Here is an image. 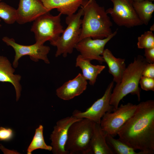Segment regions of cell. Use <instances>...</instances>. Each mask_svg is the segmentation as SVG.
<instances>
[{
	"label": "cell",
	"instance_id": "cell-14",
	"mask_svg": "<svg viewBox=\"0 0 154 154\" xmlns=\"http://www.w3.org/2000/svg\"><path fill=\"white\" fill-rule=\"evenodd\" d=\"M87 80L79 73L73 79L64 83L56 90V94L60 98L68 100L81 94L87 87Z\"/></svg>",
	"mask_w": 154,
	"mask_h": 154
},
{
	"label": "cell",
	"instance_id": "cell-11",
	"mask_svg": "<svg viewBox=\"0 0 154 154\" xmlns=\"http://www.w3.org/2000/svg\"><path fill=\"white\" fill-rule=\"evenodd\" d=\"M116 30L107 37L103 39H93L87 37L80 40L75 46L84 58L96 60L100 63L104 62L102 56L106 44L117 34Z\"/></svg>",
	"mask_w": 154,
	"mask_h": 154
},
{
	"label": "cell",
	"instance_id": "cell-3",
	"mask_svg": "<svg viewBox=\"0 0 154 154\" xmlns=\"http://www.w3.org/2000/svg\"><path fill=\"white\" fill-rule=\"evenodd\" d=\"M147 63L145 58L139 55L126 67L120 82L116 84L112 93L110 104L115 109L118 107L121 100L129 94L136 95L138 100L140 101L139 81Z\"/></svg>",
	"mask_w": 154,
	"mask_h": 154
},
{
	"label": "cell",
	"instance_id": "cell-6",
	"mask_svg": "<svg viewBox=\"0 0 154 154\" xmlns=\"http://www.w3.org/2000/svg\"><path fill=\"white\" fill-rule=\"evenodd\" d=\"M61 15L59 13L53 16L49 12L33 21L31 31L34 34L36 42L44 44L48 41L54 46L64 30L61 23Z\"/></svg>",
	"mask_w": 154,
	"mask_h": 154
},
{
	"label": "cell",
	"instance_id": "cell-1",
	"mask_svg": "<svg viewBox=\"0 0 154 154\" xmlns=\"http://www.w3.org/2000/svg\"><path fill=\"white\" fill-rule=\"evenodd\" d=\"M119 139L141 154L154 153V101L137 105L133 114L119 130Z\"/></svg>",
	"mask_w": 154,
	"mask_h": 154
},
{
	"label": "cell",
	"instance_id": "cell-30",
	"mask_svg": "<svg viewBox=\"0 0 154 154\" xmlns=\"http://www.w3.org/2000/svg\"><path fill=\"white\" fill-rule=\"evenodd\" d=\"M133 1H140L144 0H132Z\"/></svg>",
	"mask_w": 154,
	"mask_h": 154
},
{
	"label": "cell",
	"instance_id": "cell-33",
	"mask_svg": "<svg viewBox=\"0 0 154 154\" xmlns=\"http://www.w3.org/2000/svg\"><path fill=\"white\" fill-rule=\"evenodd\" d=\"M2 0H0V2H1V1Z\"/></svg>",
	"mask_w": 154,
	"mask_h": 154
},
{
	"label": "cell",
	"instance_id": "cell-9",
	"mask_svg": "<svg viewBox=\"0 0 154 154\" xmlns=\"http://www.w3.org/2000/svg\"><path fill=\"white\" fill-rule=\"evenodd\" d=\"M2 40L8 46L12 47L15 51V55L13 62L14 68L17 67L19 60L25 55L29 56L30 59L35 62L41 60L46 64L50 63L47 56L50 50L49 46L37 42L30 45H21L17 43L13 38L7 37H3Z\"/></svg>",
	"mask_w": 154,
	"mask_h": 154
},
{
	"label": "cell",
	"instance_id": "cell-15",
	"mask_svg": "<svg viewBox=\"0 0 154 154\" xmlns=\"http://www.w3.org/2000/svg\"><path fill=\"white\" fill-rule=\"evenodd\" d=\"M15 70L11 64L5 57L0 56V82L11 83L15 90L16 101L19 99L21 96V86L20 83L21 76L19 74H15Z\"/></svg>",
	"mask_w": 154,
	"mask_h": 154
},
{
	"label": "cell",
	"instance_id": "cell-5",
	"mask_svg": "<svg viewBox=\"0 0 154 154\" xmlns=\"http://www.w3.org/2000/svg\"><path fill=\"white\" fill-rule=\"evenodd\" d=\"M83 15V11L81 8L77 13L66 17L65 21L67 27L54 45L57 48L56 57L62 55L66 57L68 54L73 52L80 40L81 17Z\"/></svg>",
	"mask_w": 154,
	"mask_h": 154
},
{
	"label": "cell",
	"instance_id": "cell-19",
	"mask_svg": "<svg viewBox=\"0 0 154 154\" xmlns=\"http://www.w3.org/2000/svg\"><path fill=\"white\" fill-rule=\"evenodd\" d=\"M90 61L79 54L76 58L75 66L81 70L82 76L87 80H89L90 84L93 85L96 82L98 76L105 69V66L94 65Z\"/></svg>",
	"mask_w": 154,
	"mask_h": 154
},
{
	"label": "cell",
	"instance_id": "cell-24",
	"mask_svg": "<svg viewBox=\"0 0 154 154\" xmlns=\"http://www.w3.org/2000/svg\"><path fill=\"white\" fill-rule=\"evenodd\" d=\"M138 48L147 49L154 48V34L150 31L144 32L138 37Z\"/></svg>",
	"mask_w": 154,
	"mask_h": 154
},
{
	"label": "cell",
	"instance_id": "cell-29",
	"mask_svg": "<svg viewBox=\"0 0 154 154\" xmlns=\"http://www.w3.org/2000/svg\"><path fill=\"white\" fill-rule=\"evenodd\" d=\"M150 31H154V24L153 25L151 26L150 28Z\"/></svg>",
	"mask_w": 154,
	"mask_h": 154
},
{
	"label": "cell",
	"instance_id": "cell-20",
	"mask_svg": "<svg viewBox=\"0 0 154 154\" xmlns=\"http://www.w3.org/2000/svg\"><path fill=\"white\" fill-rule=\"evenodd\" d=\"M133 5L135 11L143 24L147 25L154 11V4L147 0L133 1Z\"/></svg>",
	"mask_w": 154,
	"mask_h": 154
},
{
	"label": "cell",
	"instance_id": "cell-16",
	"mask_svg": "<svg viewBox=\"0 0 154 154\" xmlns=\"http://www.w3.org/2000/svg\"><path fill=\"white\" fill-rule=\"evenodd\" d=\"M102 56L108 65L109 73L113 76V81L119 84L126 68L125 59L116 57L107 48L104 50Z\"/></svg>",
	"mask_w": 154,
	"mask_h": 154
},
{
	"label": "cell",
	"instance_id": "cell-31",
	"mask_svg": "<svg viewBox=\"0 0 154 154\" xmlns=\"http://www.w3.org/2000/svg\"><path fill=\"white\" fill-rule=\"evenodd\" d=\"M147 0L151 1H154V0Z\"/></svg>",
	"mask_w": 154,
	"mask_h": 154
},
{
	"label": "cell",
	"instance_id": "cell-2",
	"mask_svg": "<svg viewBox=\"0 0 154 154\" xmlns=\"http://www.w3.org/2000/svg\"><path fill=\"white\" fill-rule=\"evenodd\" d=\"M80 40L87 37L103 39L112 35V23L103 7L95 0H83Z\"/></svg>",
	"mask_w": 154,
	"mask_h": 154
},
{
	"label": "cell",
	"instance_id": "cell-28",
	"mask_svg": "<svg viewBox=\"0 0 154 154\" xmlns=\"http://www.w3.org/2000/svg\"><path fill=\"white\" fill-rule=\"evenodd\" d=\"M148 63H154V48L145 49L144 55Z\"/></svg>",
	"mask_w": 154,
	"mask_h": 154
},
{
	"label": "cell",
	"instance_id": "cell-13",
	"mask_svg": "<svg viewBox=\"0 0 154 154\" xmlns=\"http://www.w3.org/2000/svg\"><path fill=\"white\" fill-rule=\"evenodd\" d=\"M17 10V22L19 24L34 21L39 17L49 12L40 0H19Z\"/></svg>",
	"mask_w": 154,
	"mask_h": 154
},
{
	"label": "cell",
	"instance_id": "cell-12",
	"mask_svg": "<svg viewBox=\"0 0 154 154\" xmlns=\"http://www.w3.org/2000/svg\"><path fill=\"white\" fill-rule=\"evenodd\" d=\"M81 119L77 118L72 116L67 117L57 121L50 138L52 141L51 151L54 154H69L65 148L68 129L73 123Z\"/></svg>",
	"mask_w": 154,
	"mask_h": 154
},
{
	"label": "cell",
	"instance_id": "cell-25",
	"mask_svg": "<svg viewBox=\"0 0 154 154\" xmlns=\"http://www.w3.org/2000/svg\"><path fill=\"white\" fill-rule=\"evenodd\" d=\"M139 84L141 88L146 91H154V78L142 76L140 80Z\"/></svg>",
	"mask_w": 154,
	"mask_h": 154
},
{
	"label": "cell",
	"instance_id": "cell-32",
	"mask_svg": "<svg viewBox=\"0 0 154 154\" xmlns=\"http://www.w3.org/2000/svg\"><path fill=\"white\" fill-rule=\"evenodd\" d=\"M1 21V19H0V23ZM1 25L0 24V27H1Z\"/></svg>",
	"mask_w": 154,
	"mask_h": 154
},
{
	"label": "cell",
	"instance_id": "cell-22",
	"mask_svg": "<svg viewBox=\"0 0 154 154\" xmlns=\"http://www.w3.org/2000/svg\"><path fill=\"white\" fill-rule=\"evenodd\" d=\"M42 125H40L36 129L34 136L27 149V154L37 149H42L49 151L52 149V147L47 145L45 143L43 135Z\"/></svg>",
	"mask_w": 154,
	"mask_h": 154
},
{
	"label": "cell",
	"instance_id": "cell-7",
	"mask_svg": "<svg viewBox=\"0 0 154 154\" xmlns=\"http://www.w3.org/2000/svg\"><path fill=\"white\" fill-rule=\"evenodd\" d=\"M108 0L112 3L113 6L106 12L117 25L130 28L143 25L135 11L132 0Z\"/></svg>",
	"mask_w": 154,
	"mask_h": 154
},
{
	"label": "cell",
	"instance_id": "cell-18",
	"mask_svg": "<svg viewBox=\"0 0 154 154\" xmlns=\"http://www.w3.org/2000/svg\"><path fill=\"white\" fill-rule=\"evenodd\" d=\"M106 135L100 124L94 122L93 133L91 142L92 154H114L107 143Z\"/></svg>",
	"mask_w": 154,
	"mask_h": 154
},
{
	"label": "cell",
	"instance_id": "cell-23",
	"mask_svg": "<svg viewBox=\"0 0 154 154\" xmlns=\"http://www.w3.org/2000/svg\"><path fill=\"white\" fill-rule=\"evenodd\" d=\"M16 9L3 2H0V18L8 24L14 23L16 21Z\"/></svg>",
	"mask_w": 154,
	"mask_h": 154
},
{
	"label": "cell",
	"instance_id": "cell-8",
	"mask_svg": "<svg viewBox=\"0 0 154 154\" xmlns=\"http://www.w3.org/2000/svg\"><path fill=\"white\" fill-rule=\"evenodd\" d=\"M137 105L130 103L121 104L112 112L106 113L102 118L100 123L101 126L107 134L114 137L121 127L133 114Z\"/></svg>",
	"mask_w": 154,
	"mask_h": 154
},
{
	"label": "cell",
	"instance_id": "cell-26",
	"mask_svg": "<svg viewBox=\"0 0 154 154\" xmlns=\"http://www.w3.org/2000/svg\"><path fill=\"white\" fill-rule=\"evenodd\" d=\"M14 136V132L12 129L0 127V141H10Z\"/></svg>",
	"mask_w": 154,
	"mask_h": 154
},
{
	"label": "cell",
	"instance_id": "cell-21",
	"mask_svg": "<svg viewBox=\"0 0 154 154\" xmlns=\"http://www.w3.org/2000/svg\"><path fill=\"white\" fill-rule=\"evenodd\" d=\"M106 139L107 144L114 154H141L139 151L136 152V150L119 139H115L109 134H107Z\"/></svg>",
	"mask_w": 154,
	"mask_h": 154
},
{
	"label": "cell",
	"instance_id": "cell-17",
	"mask_svg": "<svg viewBox=\"0 0 154 154\" xmlns=\"http://www.w3.org/2000/svg\"><path fill=\"white\" fill-rule=\"evenodd\" d=\"M48 11L56 9L62 15L75 14L83 0H40Z\"/></svg>",
	"mask_w": 154,
	"mask_h": 154
},
{
	"label": "cell",
	"instance_id": "cell-10",
	"mask_svg": "<svg viewBox=\"0 0 154 154\" xmlns=\"http://www.w3.org/2000/svg\"><path fill=\"white\" fill-rule=\"evenodd\" d=\"M114 82L112 81L109 84L103 96L96 101L86 111L81 112L76 110L73 112L72 116L78 118H86L100 124L102 118L106 113L112 112L116 110L110 104Z\"/></svg>",
	"mask_w": 154,
	"mask_h": 154
},
{
	"label": "cell",
	"instance_id": "cell-4",
	"mask_svg": "<svg viewBox=\"0 0 154 154\" xmlns=\"http://www.w3.org/2000/svg\"><path fill=\"white\" fill-rule=\"evenodd\" d=\"M94 122L81 118L70 127L65 148L70 154H92L91 142Z\"/></svg>",
	"mask_w": 154,
	"mask_h": 154
},
{
	"label": "cell",
	"instance_id": "cell-27",
	"mask_svg": "<svg viewBox=\"0 0 154 154\" xmlns=\"http://www.w3.org/2000/svg\"><path fill=\"white\" fill-rule=\"evenodd\" d=\"M142 76L154 78V63L147 64L143 70Z\"/></svg>",
	"mask_w": 154,
	"mask_h": 154
}]
</instances>
